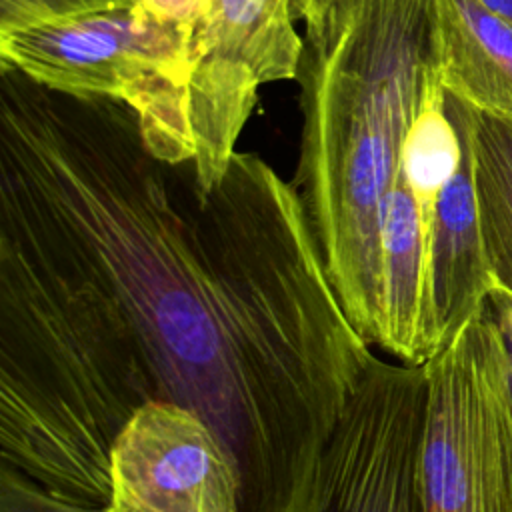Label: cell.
I'll return each mask as SVG.
<instances>
[{"instance_id": "cell-8", "label": "cell", "mask_w": 512, "mask_h": 512, "mask_svg": "<svg viewBox=\"0 0 512 512\" xmlns=\"http://www.w3.org/2000/svg\"><path fill=\"white\" fill-rule=\"evenodd\" d=\"M450 118L462 138V160L438 198L428 238V294L440 348L488 304L494 288L480 226L470 142L464 126Z\"/></svg>"}, {"instance_id": "cell-10", "label": "cell", "mask_w": 512, "mask_h": 512, "mask_svg": "<svg viewBox=\"0 0 512 512\" xmlns=\"http://www.w3.org/2000/svg\"><path fill=\"white\" fill-rule=\"evenodd\" d=\"M448 114L466 130L480 226L494 286L512 294V124L446 94Z\"/></svg>"}, {"instance_id": "cell-3", "label": "cell", "mask_w": 512, "mask_h": 512, "mask_svg": "<svg viewBox=\"0 0 512 512\" xmlns=\"http://www.w3.org/2000/svg\"><path fill=\"white\" fill-rule=\"evenodd\" d=\"M194 30L134 8L8 30L0 32V72H20L70 96L128 104L150 152L182 166L194 158L186 108Z\"/></svg>"}, {"instance_id": "cell-12", "label": "cell", "mask_w": 512, "mask_h": 512, "mask_svg": "<svg viewBox=\"0 0 512 512\" xmlns=\"http://www.w3.org/2000/svg\"><path fill=\"white\" fill-rule=\"evenodd\" d=\"M136 0H0V32L80 20L86 16L126 10Z\"/></svg>"}, {"instance_id": "cell-1", "label": "cell", "mask_w": 512, "mask_h": 512, "mask_svg": "<svg viewBox=\"0 0 512 512\" xmlns=\"http://www.w3.org/2000/svg\"><path fill=\"white\" fill-rule=\"evenodd\" d=\"M374 356L258 154L202 198L128 104L2 70L0 466L102 508L118 430L166 400L216 432L242 512H306Z\"/></svg>"}, {"instance_id": "cell-6", "label": "cell", "mask_w": 512, "mask_h": 512, "mask_svg": "<svg viewBox=\"0 0 512 512\" xmlns=\"http://www.w3.org/2000/svg\"><path fill=\"white\" fill-rule=\"evenodd\" d=\"M424 364L374 356L318 458L306 512H424Z\"/></svg>"}, {"instance_id": "cell-15", "label": "cell", "mask_w": 512, "mask_h": 512, "mask_svg": "<svg viewBox=\"0 0 512 512\" xmlns=\"http://www.w3.org/2000/svg\"><path fill=\"white\" fill-rule=\"evenodd\" d=\"M488 306L504 334V340L512 358V294L502 290L500 286H494L488 294Z\"/></svg>"}, {"instance_id": "cell-11", "label": "cell", "mask_w": 512, "mask_h": 512, "mask_svg": "<svg viewBox=\"0 0 512 512\" xmlns=\"http://www.w3.org/2000/svg\"><path fill=\"white\" fill-rule=\"evenodd\" d=\"M462 160V138L446 110V92L436 78L408 128L400 150L398 174L410 188L424 226L426 244L438 198Z\"/></svg>"}, {"instance_id": "cell-2", "label": "cell", "mask_w": 512, "mask_h": 512, "mask_svg": "<svg viewBox=\"0 0 512 512\" xmlns=\"http://www.w3.org/2000/svg\"><path fill=\"white\" fill-rule=\"evenodd\" d=\"M302 142L292 186L328 282L374 348L382 206L434 62V0H300Z\"/></svg>"}, {"instance_id": "cell-4", "label": "cell", "mask_w": 512, "mask_h": 512, "mask_svg": "<svg viewBox=\"0 0 512 512\" xmlns=\"http://www.w3.org/2000/svg\"><path fill=\"white\" fill-rule=\"evenodd\" d=\"M424 370V512H512V358L490 306Z\"/></svg>"}, {"instance_id": "cell-16", "label": "cell", "mask_w": 512, "mask_h": 512, "mask_svg": "<svg viewBox=\"0 0 512 512\" xmlns=\"http://www.w3.org/2000/svg\"><path fill=\"white\" fill-rule=\"evenodd\" d=\"M490 8L500 12L506 20L512 22V0H484Z\"/></svg>"}, {"instance_id": "cell-7", "label": "cell", "mask_w": 512, "mask_h": 512, "mask_svg": "<svg viewBox=\"0 0 512 512\" xmlns=\"http://www.w3.org/2000/svg\"><path fill=\"white\" fill-rule=\"evenodd\" d=\"M102 512H242L240 480L228 450L194 410L150 400L112 442Z\"/></svg>"}, {"instance_id": "cell-13", "label": "cell", "mask_w": 512, "mask_h": 512, "mask_svg": "<svg viewBox=\"0 0 512 512\" xmlns=\"http://www.w3.org/2000/svg\"><path fill=\"white\" fill-rule=\"evenodd\" d=\"M0 512H102L54 498L18 470L0 466Z\"/></svg>"}, {"instance_id": "cell-14", "label": "cell", "mask_w": 512, "mask_h": 512, "mask_svg": "<svg viewBox=\"0 0 512 512\" xmlns=\"http://www.w3.org/2000/svg\"><path fill=\"white\" fill-rule=\"evenodd\" d=\"M210 0H136L134 10L158 22L196 28L208 10Z\"/></svg>"}, {"instance_id": "cell-5", "label": "cell", "mask_w": 512, "mask_h": 512, "mask_svg": "<svg viewBox=\"0 0 512 512\" xmlns=\"http://www.w3.org/2000/svg\"><path fill=\"white\" fill-rule=\"evenodd\" d=\"M292 0H210L190 46L186 82L194 158L206 198L224 178L262 86L298 78L304 38Z\"/></svg>"}, {"instance_id": "cell-9", "label": "cell", "mask_w": 512, "mask_h": 512, "mask_svg": "<svg viewBox=\"0 0 512 512\" xmlns=\"http://www.w3.org/2000/svg\"><path fill=\"white\" fill-rule=\"evenodd\" d=\"M434 62L446 94L512 124V22L484 0H434Z\"/></svg>"}]
</instances>
